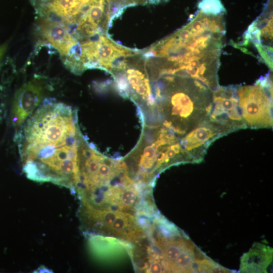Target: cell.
<instances>
[{"label":"cell","mask_w":273,"mask_h":273,"mask_svg":"<svg viewBox=\"0 0 273 273\" xmlns=\"http://www.w3.org/2000/svg\"><path fill=\"white\" fill-rule=\"evenodd\" d=\"M225 135L218 126L207 120L180 140L181 147L190 163L201 162L210 145Z\"/></svg>","instance_id":"obj_8"},{"label":"cell","mask_w":273,"mask_h":273,"mask_svg":"<svg viewBox=\"0 0 273 273\" xmlns=\"http://www.w3.org/2000/svg\"><path fill=\"white\" fill-rule=\"evenodd\" d=\"M47 90L42 77L37 76L23 84L15 93L12 121L18 129L43 101Z\"/></svg>","instance_id":"obj_7"},{"label":"cell","mask_w":273,"mask_h":273,"mask_svg":"<svg viewBox=\"0 0 273 273\" xmlns=\"http://www.w3.org/2000/svg\"><path fill=\"white\" fill-rule=\"evenodd\" d=\"M8 42H6L3 44L0 45V66H1L2 59L4 56V54L8 47Z\"/></svg>","instance_id":"obj_13"},{"label":"cell","mask_w":273,"mask_h":273,"mask_svg":"<svg viewBox=\"0 0 273 273\" xmlns=\"http://www.w3.org/2000/svg\"><path fill=\"white\" fill-rule=\"evenodd\" d=\"M223 14L199 10L185 26L145 49V53L186 62L220 57L226 32Z\"/></svg>","instance_id":"obj_3"},{"label":"cell","mask_w":273,"mask_h":273,"mask_svg":"<svg viewBox=\"0 0 273 273\" xmlns=\"http://www.w3.org/2000/svg\"><path fill=\"white\" fill-rule=\"evenodd\" d=\"M238 105L247 128L272 126V83L270 73L253 84L236 85Z\"/></svg>","instance_id":"obj_4"},{"label":"cell","mask_w":273,"mask_h":273,"mask_svg":"<svg viewBox=\"0 0 273 273\" xmlns=\"http://www.w3.org/2000/svg\"><path fill=\"white\" fill-rule=\"evenodd\" d=\"M272 249L260 243H254L241 258L240 272H268L271 270Z\"/></svg>","instance_id":"obj_10"},{"label":"cell","mask_w":273,"mask_h":273,"mask_svg":"<svg viewBox=\"0 0 273 273\" xmlns=\"http://www.w3.org/2000/svg\"><path fill=\"white\" fill-rule=\"evenodd\" d=\"M37 272H53V271H51L50 269L47 268V267L43 266V267H39V269L38 268L37 269Z\"/></svg>","instance_id":"obj_14"},{"label":"cell","mask_w":273,"mask_h":273,"mask_svg":"<svg viewBox=\"0 0 273 273\" xmlns=\"http://www.w3.org/2000/svg\"><path fill=\"white\" fill-rule=\"evenodd\" d=\"M198 8L199 11L208 14L219 15L226 12L220 0H200Z\"/></svg>","instance_id":"obj_12"},{"label":"cell","mask_w":273,"mask_h":273,"mask_svg":"<svg viewBox=\"0 0 273 273\" xmlns=\"http://www.w3.org/2000/svg\"><path fill=\"white\" fill-rule=\"evenodd\" d=\"M36 31L40 42H46L59 53L61 58L65 56L78 43L71 35L68 27L61 22L39 18Z\"/></svg>","instance_id":"obj_9"},{"label":"cell","mask_w":273,"mask_h":273,"mask_svg":"<svg viewBox=\"0 0 273 273\" xmlns=\"http://www.w3.org/2000/svg\"><path fill=\"white\" fill-rule=\"evenodd\" d=\"M100 0H30L39 18L61 22L67 27L86 19Z\"/></svg>","instance_id":"obj_5"},{"label":"cell","mask_w":273,"mask_h":273,"mask_svg":"<svg viewBox=\"0 0 273 273\" xmlns=\"http://www.w3.org/2000/svg\"><path fill=\"white\" fill-rule=\"evenodd\" d=\"M15 138L22 170L28 178L73 191L79 149L84 140L77 110L46 98L18 129Z\"/></svg>","instance_id":"obj_1"},{"label":"cell","mask_w":273,"mask_h":273,"mask_svg":"<svg viewBox=\"0 0 273 273\" xmlns=\"http://www.w3.org/2000/svg\"><path fill=\"white\" fill-rule=\"evenodd\" d=\"M115 12L118 15L129 6L138 5L156 4L166 0H109Z\"/></svg>","instance_id":"obj_11"},{"label":"cell","mask_w":273,"mask_h":273,"mask_svg":"<svg viewBox=\"0 0 273 273\" xmlns=\"http://www.w3.org/2000/svg\"><path fill=\"white\" fill-rule=\"evenodd\" d=\"M151 80L147 113L153 116L149 118L152 126L163 127L180 140L208 120L213 92L202 82L176 75Z\"/></svg>","instance_id":"obj_2"},{"label":"cell","mask_w":273,"mask_h":273,"mask_svg":"<svg viewBox=\"0 0 273 273\" xmlns=\"http://www.w3.org/2000/svg\"><path fill=\"white\" fill-rule=\"evenodd\" d=\"M225 134L246 127L238 105L236 85L219 86L213 92L212 106L208 118Z\"/></svg>","instance_id":"obj_6"}]
</instances>
